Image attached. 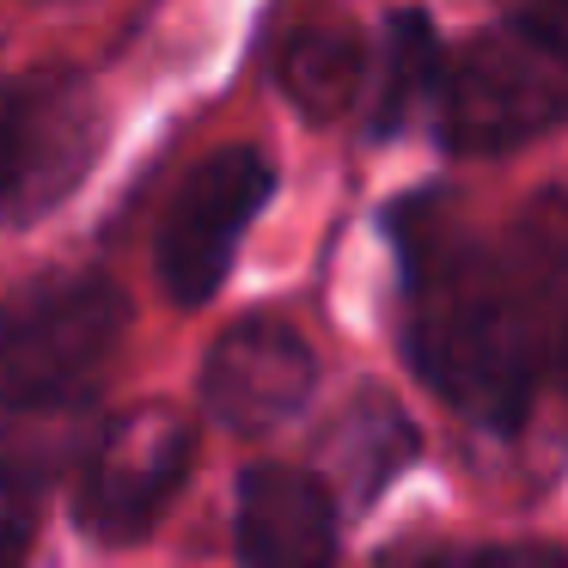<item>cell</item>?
Here are the masks:
<instances>
[{
    "label": "cell",
    "mask_w": 568,
    "mask_h": 568,
    "mask_svg": "<svg viewBox=\"0 0 568 568\" xmlns=\"http://www.w3.org/2000/svg\"><path fill=\"white\" fill-rule=\"evenodd\" d=\"M409 361L458 416L519 428L544 355L495 251L458 239L409 245Z\"/></svg>",
    "instance_id": "1"
},
{
    "label": "cell",
    "mask_w": 568,
    "mask_h": 568,
    "mask_svg": "<svg viewBox=\"0 0 568 568\" xmlns=\"http://www.w3.org/2000/svg\"><path fill=\"white\" fill-rule=\"evenodd\" d=\"M129 331V300L104 275H43L0 306V404L74 409Z\"/></svg>",
    "instance_id": "2"
},
{
    "label": "cell",
    "mask_w": 568,
    "mask_h": 568,
    "mask_svg": "<svg viewBox=\"0 0 568 568\" xmlns=\"http://www.w3.org/2000/svg\"><path fill=\"white\" fill-rule=\"evenodd\" d=\"M568 116V55L531 26L470 38L440 87V135L453 153H507Z\"/></svg>",
    "instance_id": "3"
},
{
    "label": "cell",
    "mask_w": 568,
    "mask_h": 568,
    "mask_svg": "<svg viewBox=\"0 0 568 568\" xmlns=\"http://www.w3.org/2000/svg\"><path fill=\"white\" fill-rule=\"evenodd\" d=\"M270 190H275V172L251 148L209 153L184 178L172 214H165V233H160V282L178 306H202L226 282L239 239H245V226L270 202Z\"/></svg>",
    "instance_id": "4"
},
{
    "label": "cell",
    "mask_w": 568,
    "mask_h": 568,
    "mask_svg": "<svg viewBox=\"0 0 568 568\" xmlns=\"http://www.w3.org/2000/svg\"><path fill=\"white\" fill-rule=\"evenodd\" d=\"M184 470H190V422H178L172 409H129L87 453L74 495L80 526L104 544L148 538L160 526V514L172 507Z\"/></svg>",
    "instance_id": "5"
},
{
    "label": "cell",
    "mask_w": 568,
    "mask_h": 568,
    "mask_svg": "<svg viewBox=\"0 0 568 568\" xmlns=\"http://www.w3.org/2000/svg\"><path fill=\"white\" fill-rule=\"evenodd\" d=\"M92 148H99V104L68 74L13 80V123H7V178H0V214L31 221L80 184Z\"/></svg>",
    "instance_id": "6"
},
{
    "label": "cell",
    "mask_w": 568,
    "mask_h": 568,
    "mask_svg": "<svg viewBox=\"0 0 568 568\" xmlns=\"http://www.w3.org/2000/svg\"><path fill=\"white\" fill-rule=\"evenodd\" d=\"M318 385L306 336L282 318H245L202 361V409L233 434H275L306 409Z\"/></svg>",
    "instance_id": "7"
},
{
    "label": "cell",
    "mask_w": 568,
    "mask_h": 568,
    "mask_svg": "<svg viewBox=\"0 0 568 568\" xmlns=\"http://www.w3.org/2000/svg\"><path fill=\"white\" fill-rule=\"evenodd\" d=\"M233 544L245 568H336L331 489L294 465H251L239 477Z\"/></svg>",
    "instance_id": "8"
},
{
    "label": "cell",
    "mask_w": 568,
    "mask_h": 568,
    "mask_svg": "<svg viewBox=\"0 0 568 568\" xmlns=\"http://www.w3.org/2000/svg\"><path fill=\"white\" fill-rule=\"evenodd\" d=\"M495 257H501L519 306H526L544 367H562L568 361V184L544 190L514 221V239Z\"/></svg>",
    "instance_id": "9"
},
{
    "label": "cell",
    "mask_w": 568,
    "mask_h": 568,
    "mask_svg": "<svg viewBox=\"0 0 568 568\" xmlns=\"http://www.w3.org/2000/svg\"><path fill=\"white\" fill-rule=\"evenodd\" d=\"M361 38L348 26H306L300 38H287L282 50V92L294 99L300 116L331 123L355 104L361 92Z\"/></svg>",
    "instance_id": "10"
},
{
    "label": "cell",
    "mask_w": 568,
    "mask_h": 568,
    "mask_svg": "<svg viewBox=\"0 0 568 568\" xmlns=\"http://www.w3.org/2000/svg\"><path fill=\"white\" fill-rule=\"evenodd\" d=\"M434 26L422 13H397L392 26H385V74H379V111H373V129L379 135H392V129H404L409 116H416V104L428 99L434 74H440V62H434Z\"/></svg>",
    "instance_id": "11"
},
{
    "label": "cell",
    "mask_w": 568,
    "mask_h": 568,
    "mask_svg": "<svg viewBox=\"0 0 568 568\" xmlns=\"http://www.w3.org/2000/svg\"><path fill=\"white\" fill-rule=\"evenodd\" d=\"M409 453V428L392 404H361L355 416H343V477L355 483V495L367 501Z\"/></svg>",
    "instance_id": "12"
},
{
    "label": "cell",
    "mask_w": 568,
    "mask_h": 568,
    "mask_svg": "<svg viewBox=\"0 0 568 568\" xmlns=\"http://www.w3.org/2000/svg\"><path fill=\"white\" fill-rule=\"evenodd\" d=\"M392 568H568V550L550 538L519 544H446V550H416Z\"/></svg>",
    "instance_id": "13"
},
{
    "label": "cell",
    "mask_w": 568,
    "mask_h": 568,
    "mask_svg": "<svg viewBox=\"0 0 568 568\" xmlns=\"http://www.w3.org/2000/svg\"><path fill=\"white\" fill-rule=\"evenodd\" d=\"M31 538H38V501H31V477L13 465H0V568H26Z\"/></svg>",
    "instance_id": "14"
},
{
    "label": "cell",
    "mask_w": 568,
    "mask_h": 568,
    "mask_svg": "<svg viewBox=\"0 0 568 568\" xmlns=\"http://www.w3.org/2000/svg\"><path fill=\"white\" fill-rule=\"evenodd\" d=\"M519 26H531L544 43L568 55V0H519Z\"/></svg>",
    "instance_id": "15"
},
{
    "label": "cell",
    "mask_w": 568,
    "mask_h": 568,
    "mask_svg": "<svg viewBox=\"0 0 568 568\" xmlns=\"http://www.w3.org/2000/svg\"><path fill=\"white\" fill-rule=\"evenodd\" d=\"M7 123H13V80L0 74V178H7Z\"/></svg>",
    "instance_id": "16"
}]
</instances>
